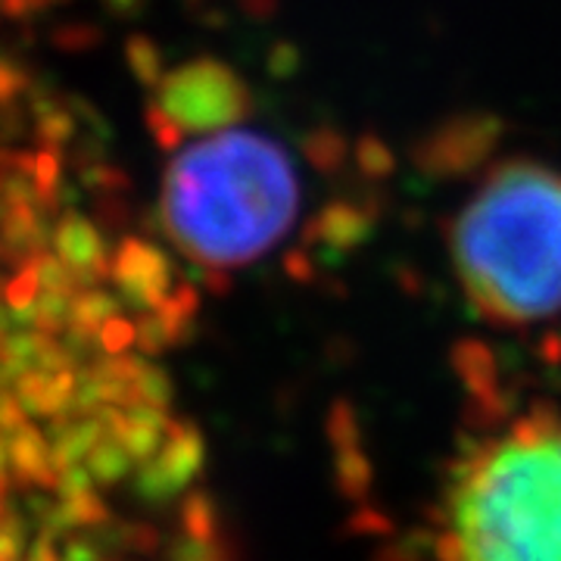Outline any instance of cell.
<instances>
[{
  "label": "cell",
  "instance_id": "9c48e42d",
  "mask_svg": "<svg viewBox=\"0 0 561 561\" xmlns=\"http://www.w3.org/2000/svg\"><path fill=\"white\" fill-rule=\"evenodd\" d=\"M0 512H3V505H0Z\"/></svg>",
  "mask_w": 561,
  "mask_h": 561
},
{
  "label": "cell",
  "instance_id": "3957f363",
  "mask_svg": "<svg viewBox=\"0 0 561 561\" xmlns=\"http://www.w3.org/2000/svg\"><path fill=\"white\" fill-rule=\"evenodd\" d=\"M443 561H561V412H530L456 465Z\"/></svg>",
  "mask_w": 561,
  "mask_h": 561
},
{
  "label": "cell",
  "instance_id": "7a4b0ae2",
  "mask_svg": "<svg viewBox=\"0 0 561 561\" xmlns=\"http://www.w3.org/2000/svg\"><path fill=\"white\" fill-rule=\"evenodd\" d=\"M449 253L468 302L502 328L561 312V169L505 160L461 203Z\"/></svg>",
  "mask_w": 561,
  "mask_h": 561
},
{
  "label": "cell",
  "instance_id": "6da1fadb",
  "mask_svg": "<svg viewBox=\"0 0 561 561\" xmlns=\"http://www.w3.org/2000/svg\"><path fill=\"white\" fill-rule=\"evenodd\" d=\"M297 162L278 140L216 128L184 144L162 175V228L181 256L213 275L247 268L300 216Z\"/></svg>",
  "mask_w": 561,
  "mask_h": 561
},
{
  "label": "cell",
  "instance_id": "ba28073f",
  "mask_svg": "<svg viewBox=\"0 0 561 561\" xmlns=\"http://www.w3.org/2000/svg\"><path fill=\"white\" fill-rule=\"evenodd\" d=\"M32 561H57V556H54V546H50V534H44V537L35 542V549H32Z\"/></svg>",
  "mask_w": 561,
  "mask_h": 561
},
{
  "label": "cell",
  "instance_id": "8992f818",
  "mask_svg": "<svg viewBox=\"0 0 561 561\" xmlns=\"http://www.w3.org/2000/svg\"><path fill=\"white\" fill-rule=\"evenodd\" d=\"M88 465H91V471L101 478V481H113V478H119L122 468H125V459H122L119 453L113 449V446H101L98 453H91V459H88Z\"/></svg>",
  "mask_w": 561,
  "mask_h": 561
},
{
  "label": "cell",
  "instance_id": "52a82bcc",
  "mask_svg": "<svg viewBox=\"0 0 561 561\" xmlns=\"http://www.w3.org/2000/svg\"><path fill=\"white\" fill-rule=\"evenodd\" d=\"M22 549V524L13 515L0 518V561H13Z\"/></svg>",
  "mask_w": 561,
  "mask_h": 561
},
{
  "label": "cell",
  "instance_id": "277c9868",
  "mask_svg": "<svg viewBox=\"0 0 561 561\" xmlns=\"http://www.w3.org/2000/svg\"><path fill=\"white\" fill-rule=\"evenodd\" d=\"M160 106L165 135H206L234 125L243 110V91L228 69L194 62L162 84Z\"/></svg>",
  "mask_w": 561,
  "mask_h": 561
},
{
  "label": "cell",
  "instance_id": "5b68a950",
  "mask_svg": "<svg viewBox=\"0 0 561 561\" xmlns=\"http://www.w3.org/2000/svg\"><path fill=\"white\" fill-rule=\"evenodd\" d=\"M7 456H10V465H13L16 481H38L41 486H57V483H60L57 481V474H54V459L47 456V446L41 440L38 431H32V427L13 431L10 446H7Z\"/></svg>",
  "mask_w": 561,
  "mask_h": 561
}]
</instances>
